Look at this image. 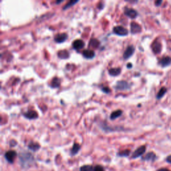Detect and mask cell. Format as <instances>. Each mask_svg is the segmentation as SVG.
Segmentation results:
<instances>
[{
	"instance_id": "obj_21",
	"label": "cell",
	"mask_w": 171,
	"mask_h": 171,
	"mask_svg": "<svg viewBox=\"0 0 171 171\" xmlns=\"http://www.w3.org/2000/svg\"><path fill=\"white\" fill-rule=\"evenodd\" d=\"M57 56L61 59H68L70 57L69 53L67 50H61L58 52L57 53Z\"/></svg>"
},
{
	"instance_id": "obj_6",
	"label": "cell",
	"mask_w": 171,
	"mask_h": 171,
	"mask_svg": "<svg viewBox=\"0 0 171 171\" xmlns=\"http://www.w3.org/2000/svg\"><path fill=\"white\" fill-rule=\"evenodd\" d=\"M135 51V48L133 46H129L124 52V53L123 54V57L124 60H127L132 56L134 52Z\"/></svg>"
},
{
	"instance_id": "obj_8",
	"label": "cell",
	"mask_w": 171,
	"mask_h": 171,
	"mask_svg": "<svg viewBox=\"0 0 171 171\" xmlns=\"http://www.w3.org/2000/svg\"><path fill=\"white\" fill-rule=\"evenodd\" d=\"M130 30L132 33H140L142 30L141 26L138 23L133 22L130 24Z\"/></svg>"
},
{
	"instance_id": "obj_20",
	"label": "cell",
	"mask_w": 171,
	"mask_h": 171,
	"mask_svg": "<svg viewBox=\"0 0 171 171\" xmlns=\"http://www.w3.org/2000/svg\"><path fill=\"white\" fill-rule=\"evenodd\" d=\"M40 148V145L38 143H33V142H31L30 144H28V148L31 150L32 151H37Z\"/></svg>"
},
{
	"instance_id": "obj_15",
	"label": "cell",
	"mask_w": 171,
	"mask_h": 171,
	"mask_svg": "<svg viewBox=\"0 0 171 171\" xmlns=\"http://www.w3.org/2000/svg\"><path fill=\"white\" fill-rule=\"evenodd\" d=\"M143 160H146V161H154L156 159V154H155L153 152H150L147 153L145 156L143 157Z\"/></svg>"
},
{
	"instance_id": "obj_19",
	"label": "cell",
	"mask_w": 171,
	"mask_h": 171,
	"mask_svg": "<svg viewBox=\"0 0 171 171\" xmlns=\"http://www.w3.org/2000/svg\"><path fill=\"white\" fill-rule=\"evenodd\" d=\"M122 114V111L121 110H117L116 111H114L112 112V114H110V119L111 120H115L118 118V117H120L121 115Z\"/></svg>"
},
{
	"instance_id": "obj_2",
	"label": "cell",
	"mask_w": 171,
	"mask_h": 171,
	"mask_svg": "<svg viewBox=\"0 0 171 171\" xmlns=\"http://www.w3.org/2000/svg\"><path fill=\"white\" fill-rule=\"evenodd\" d=\"M20 159L22 162V164H25L27 166L28 164H31V162L33 161V157L32 155L30 153H21L20 155Z\"/></svg>"
},
{
	"instance_id": "obj_12",
	"label": "cell",
	"mask_w": 171,
	"mask_h": 171,
	"mask_svg": "<svg viewBox=\"0 0 171 171\" xmlns=\"http://www.w3.org/2000/svg\"><path fill=\"white\" fill-rule=\"evenodd\" d=\"M84 46H85V44H84V41L81 40V39H76V40L73 41L72 44L73 48L75 49H82Z\"/></svg>"
},
{
	"instance_id": "obj_32",
	"label": "cell",
	"mask_w": 171,
	"mask_h": 171,
	"mask_svg": "<svg viewBox=\"0 0 171 171\" xmlns=\"http://www.w3.org/2000/svg\"><path fill=\"white\" fill-rule=\"evenodd\" d=\"M127 68H129V69H130V68H132V64H131V63H128V64H127Z\"/></svg>"
},
{
	"instance_id": "obj_25",
	"label": "cell",
	"mask_w": 171,
	"mask_h": 171,
	"mask_svg": "<svg viewBox=\"0 0 171 171\" xmlns=\"http://www.w3.org/2000/svg\"><path fill=\"white\" fill-rule=\"evenodd\" d=\"M78 2H79L78 0H77V1H70V2H68V3L65 5L64 7H63V9L65 10V9H67L68 8H70V7H71L73 6H74L75 4L78 3Z\"/></svg>"
},
{
	"instance_id": "obj_10",
	"label": "cell",
	"mask_w": 171,
	"mask_h": 171,
	"mask_svg": "<svg viewBox=\"0 0 171 171\" xmlns=\"http://www.w3.org/2000/svg\"><path fill=\"white\" fill-rule=\"evenodd\" d=\"M24 117L28 118V119L32 120V119H36V118H38V114L36 111L34 110H29L27 112H25L23 114Z\"/></svg>"
},
{
	"instance_id": "obj_16",
	"label": "cell",
	"mask_w": 171,
	"mask_h": 171,
	"mask_svg": "<svg viewBox=\"0 0 171 171\" xmlns=\"http://www.w3.org/2000/svg\"><path fill=\"white\" fill-rule=\"evenodd\" d=\"M80 144L78 143H74L73 144L72 149H71V151H70L71 155H72V156H74V155L77 154L79 151H80Z\"/></svg>"
},
{
	"instance_id": "obj_18",
	"label": "cell",
	"mask_w": 171,
	"mask_h": 171,
	"mask_svg": "<svg viewBox=\"0 0 171 171\" xmlns=\"http://www.w3.org/2000/svg\"><path fill=\"white\" fill-rule=\"evenodd\" d=\"M110 75L112 76H117L121 73V69L120 68H114L110 69L108 71Z\"/></svg>"
},
{
	"instance_id": "obj_24",
	"label": "cell",
	"mask_w": 171,
	"mask_h": 171,
	"mask_svg": "<svg viewBox=\"0 0 171 171\" xmlns=\"http://www.w3.org/2000/svg\"><path fill=\"white\" fill-rule=\"evenodd\" d=\"M80 171H94V168L91 165H84L80 168Z\"/></svg>"
},
{
	"instance_id": "obj_27",
	"label": "cell",
	"mask_w": 171,
	"mask_h": 171,
	"mask_svg": "<svg viewBox=\"0 0 171 171\" xmlns=\"http://www.w3.org/2000/svg\"><path fill=\"white\" fill-rule=\"evenodd\" d=\"M94 171H104L103 167L100 165H97L94 168Z\"/></svg>"
},
{
	"instance_id": "obj_28",
	"label": "cell",
	"mask_w": 171,
	"mask_h": 171,
	"mask_svg": "<svg viewBox=\"0 0 171 171\" xmlns=\"http://www.w3.org/2000/svg\"><path fill=\"white\" fill-rule=\"evenodd\" d=\"M102 90L106 94H108L110 92V89L108 87H103L102 88Z\"/></svg>"
},
{
	"instance_id": "obj_11",
	"label": "cell",
	"mask_w": 171,
	"mask_h": 171,
	"mask_svg": "<svg viewBox=\"0 0 171 171\" xmlns=\"http://www.w3.org/2000/svg\"><path fill=\"white\" fill-rule=\"evenodd\" d=\"M159 64L163 68L168 66V65L171 64V57L169 56L162 57L159 61Z\"/></svg>"
},
{
	"instance_id": "obj_29",
	"label": "cell",
	"mask_w": 171,
	"mask_h": 171,
	"mask_svg": "<svg viewBox=\"0 0 171 171\" xmlns=\"http://www.w3.org/2000/svg\"><path fill=\"white\" fill-rule=\"evenodd\" d=\"M162 3V0H160V1H155V5H156V6H160L161 4Z\"/></svg>"
},
{
	"instance_id": "obj_1",
	"label": "cell",
	"mask_w": 171,
	"mask_h": 171,
	"mask_svg": "<svg viewBox=\"0 0 171 171\" xmlns=\"http://www.w3.org/2000/svg\"><path fill=\"white\" fill-rule=\"evenodd\" d=\"M130 84L124 80L118 81L115 86V89L117 90H127L130 88Z\"/></svg>"
},
{
	"instance_id": "obj_31",
	"label": "cell",
	"mask_w": 171,
	"mask_h": 171,
	"mask_svg": "<svg viewBox=\"0 0 171 171\" xmlns=\"http://www.w3.org/2000/svg\"><path fill=\"white\" fill-rule=\"evenodd\" d=\"M157 171H170V170H168V168H160V169L158 170Z\"/></svg>"
},
{
	"instance_id": "obj_4",
	"label": "cell",
	"mask_w": 171,
	"mask_h": 171,
	"mask_svg": "<svg viewBox=\"0 0 171 171\" xmlns=\"http://www.w3.org/2000/svg\"><path fill=\"white\" fill-rule=\"evenodd\" d=\"M17 156L16 152L14 151H9L5 154V158L7 160V162L9 163H13L14 161L15 157Z\"/></svg>"
},
{
	"instance_id": "obj_13",
	"label": "cell",
	"mask_w": 171,
	"mask_h": 171,
	"mask_svg": "<svg viewBox=\"0 0 171 171\" xmlns=\"http://www.w3.org/2000/svg\"><path fill=\"white\" fill-rule=\"evenodd\" d=\"M83 56L86 59H92L95 56V52L92 49H86L82 52Z\"/></svg>"
},
{
	"instance_id": "obj_22",
	"label": "cell",
	"mask_w": 171,
	"mask_h": 171,
	"mask_svg": "<svg viewBox=\"0 0 171 171\" xmlns=\"http://www.w3.org/2000/svg\"><path fill=\"white\" fill-rule=\"evenodd\" d=\"M90 46L92 48H97L100 46V41L96 38H92L90 41V44H89Z\"/></svg>"
},
{
	"instance_id": "obj_17",
	"label": "cell",
	"mask_w": 171,
	"mask_h": 171,
	"mask_svg": "<svg viewBox=\"0 0 171 171\" xmlns=\"http://www.w3.org/2000/svg\"><path fill=\"white\" fill-rule=\"evenodd\" d=\"M60 83H61V81H60V79L55 77L53 78V80H52V83H51V87L53 88H57L60 87Z\"/></svg>"
},
{
	"instance_id": "obj_33",
	"label": "cell",
	"mask_w": 171,
	"mask_h": 171,
	"mask_svg": "<svg viewBox=\"0 0 171 171\" xmlns=\"http://www.w3.org/2000/svg\"><path fill=\"white\" fill-rule=\"evenodd\" d=\"M62 2H63V1H56V4H60V3H62Z\"/></svg>"
},
{
	"instance_id": "obj_9",
	"label": "cell",
	"mask_w": 171,
	"mask_h": 171,
	"mask_svg": "<svg viewBox=\"0 0 171 171\" xmlns=\"http://www.w3.org/2000/svg\"><path fill=\"white\" fill-rule=\"evenodd\" d=\"M68 38V34L65 33H59L57 34V35L55 36L54 40L55 41H56L57 43H62V42L65 41Z\"/></svg>"
},
{
	"instance_id": "obj_3",
	"label": "cell",
	"mask_w": 171,
	"mask_h": 171,
	"mask_svg": "<svg viewBox=\"0 0 171 171\" xmlns=\"http://www.w3.org/2000/svg\"><path fill=\"white\" fill-rule=\"evenodd\" d=\"M113 32L120 36H126L128 34V31L127 29H126L125 28L120 25L114 27V29H113Z\"/></svg>"
},
{
	"instance_id": "obj_7",
	"label": "cell",
	"mask_w": 171,
	"mask_h": 171,
	"mask_svg": "<svg viewBox=\"0 0 171 171\" xmlns=\"http://www.w3.org/2000/svg\"><path fill=\"white\" fill-rule=\"evenodd\" d=\"M124 14L131 19H135L138 16V12L132 8H125Z\"/></svg>"
},
{
	"instance_id": "obj_5",
	"label": "cell",
	"mask_w": 171,
	"mask_h": 171,
	"mask_svg": "<svg viewBox=\"0 0 171 171\" xmlns=\"http://www.w3.org/2000/svg\"><path fill=\"white\" fill-rule=\"evenodd\" d=\"M146 152V146H141L136 150V151L133 152L132 158V159H136L139 156H141L142 155L144 154Z\"/></svg>"
},
{
	"instance_id": "obj_23",
	"label": "cell",
	"mask_w": 171,
	"mask_h": 171,
	"mask_svg": "<svg viewBox=\"0 0 171 171\" xmlns=\"http://www.w3.org/2000/svg\"><path fill=\"white\" fill-rule=\"evenodd\" d=\"M167 88H165V87H162L160 90H159V93L157 94V95H156V98L158 100H160V99H161L163 96H164L165 95V94L167 93Z\"/></svg>"
},
{
	"instance_id": "obj_14",
	"label": "cell",
	"mask_w": 171,
	"mask_h": 171,
	"mask_svg": "<svg viewBox=\"0 0 171 171\" xmlns=\"http://www.w3.org/2000/svg\"><path fill=\"white\" fill-rule=\"evenodd\" d=\"M152 51L154 52V53L155 54H159L160 52H161V49H162V46H161V44L160 43V42H157V41H155L153 43L152 46Z\"/></svg>"
},
{
	"instance_id": "obj_30",
	"label": "cell",
	"mask_w": 171,
	"mask_h": 171,
	"mask_svg": "<svg viewBox=\"0 0 171 171\" xmlns=\"http://www.w3.org/2000/svg\"><path fill=\"white\" fill-rule=\"evenodd\" d=\"M166 160H167V162H168V163H170V164H171V155H170V156H167V159H166Z\"/></svg>"
},
{
	"instance_id": "obj_26",
	"label": "cell",
	"mask_w": 171,
	"mask_h": 171,
	"mask_svg": "<svg viewBox=\"0 0 171 171\" xmlns=\"http://www.w3.org/2000/svg\"><path fill=\"white\" fill-rule=\"evenodd\" d=\"M130 153V150H124V151H121L118 153V156H129V154Z\"/></svg>"
}]
</instances>
